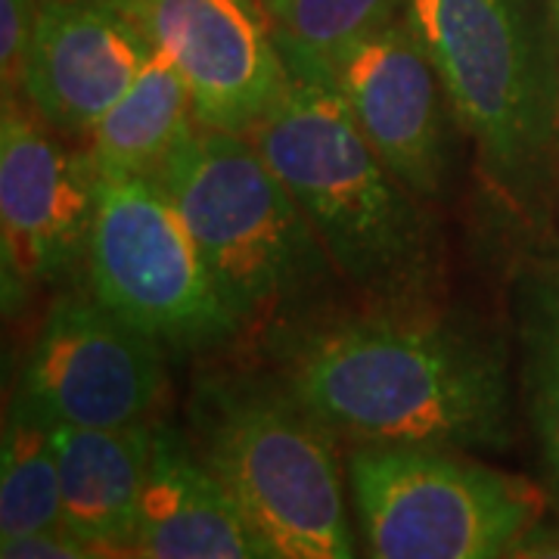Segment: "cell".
Wrapping results in <instances>:
<instances>
[{
	"label": "cell",
	"instance_id": "cell-1",
	"mask_svg": "<svg viewBox=\"0 0 559 559\" xmlns=\"http://www.w3.org/2000/svg\"><path fill=\"white\" fill-rule=\"evenodd\" d=\"M277 380L333 439L500 451L513 439L500 348L454 320L377 308L271 330Z\"/></svg>",
	"mask_w": 559,
	"mask_h": 559
},
{
	"label": "cell",
	"instance_id": "cell-2",
	"mask_svg": "<svg viewBox=\"0 0 559 559\" xmlns=\"http://www.w3.org/2000/svg\"><path fill=\"white\" fill-rule=\"evenodd\" d=\"M187 436L224 481L267 559H360L333 432L277 373H202Z\"/></svg>",
	"mask_w": 559,
	"mask_h": 559
},
{
	"label": "cell",
	"instance_id": "cell-3",
	"mask_svg": "<svg viewBox=\"0 0 559 559\" xmlns=\"http://www.w3.org/2000/svg\"><path fill=\"white\" fill-rule=\"evenodd\" d=\"M249 140L299 202L342 277L380 299H407L426 283L429 227L333 84L293 79Z\"/></svg>",
	"mask_w": 559,
	"mask_h": 559
},
{
	"label": "cell",
	"instance_id": "cell-4",
	"mask_svg": "<svg viewBox=\"0 0 559 559\" xmlns=\"http://www.w3.org/2000/svg\"><path fill=\"white\" fill-rule=\"evenodd\" d=\"M240 326L293 318L333 261L299 202L246 134L200 124L159 171Z\"/></svg>",
	"mask_w": 559,
	"mask_h": 559
},
{
	"label": "cell",
	"instance_id": "cell-5",
	"mask_svg": "<svg viewBox=\"0 0 559 559\" xmlns=\"http://www.w3.org/2000/svg\"><path fill=\"white\" fill-rule=\"evenodd\" d=\"M348 491L364 559H503L544 513L528 479L419 444H355Z\"/></svg>",
	"mask_w": 559,
	"mask_h": 559
},
{
	"label": "cell",
	"instance_id": "cell-6",
	"mask_svg": "<svg viewBox=\"0 0 559 559\" xmlns=\"http://www.w3.org/2000/svg\"><path fill=\"white\" fill-rule=\"evenodd\" d=\"M404 20L488 175L522 190L554 140V91L520 0H407Z\"/></svg>",
	"mask_w": 559,
	"mask_h": 559
},
{
	"label": "cell",
	"instance_id": "cell-7",
	"mask_svg": "<svg viewBox=\"0 0 559 559\" xmlns=\"http://www.w3.org/2000/svg\"><path fill=\"white\" fill-rule=\"evenodd\" d=\"M84 267L91 293L162 348H212L242 330L159 178L100 175Z\"/></svg>",
	"mask_w": 559,
	"mask_h": 559
},
{
	"label": "cell",
	"instance_id": "cell-8",
	"mask_svg": "<svg viewBox=\"0 0 559 559\" xmlns=\"http://www.w3.org/2000/svg\"><path fill=\"white\" fill-rule=\"evenodd\" d=\"M22 109L10 94L0 119V252L3 305L20 308L40 286L60 283L87 255L100 171L87 150Z\"/></svg>",
	"mask_w": 559,
	"mask_h": 559
},
{
	"label": "cell",
	"instance_id": "cell-9",
	"mask_svg": "<svg viewBox=\"0 0 559 559\" xmlns=\"http://www.w3.org/2000/svg\"><path fill=\"white\" fill-rule=\"evenodd\" d=\"M162 352L94 293H66L40 320L16 392L60 426L150 423L165 389Z\"/></svg>",
	"mask_w": 559,
	"mask_h": 559
},
{
	"label": "cell",
	"instance_id": "cell-10",
	"mask_svg": "<svg viewBox=\"0 0 559 559\" xmlns=\"http://www.w3.org/2000/svg\"><path fill=\"white\" fill-rule=\"evenodd\" d=\"M178 69L205 128L252 134L293 75L261 0H112Z\"/></svg>",
	"mask_w": 559,
	"mask_h": 559
},
{
	"label": "cell",
	"instance_id": "cell-11",
	"mask_svg": "<svg viewBox=\"0 0 559 559\" xmlns=\"http://www.w3.org/2000/svg\"><path fill=\"white\" fill-rule=\"evenodd\" d=\"M340 91L360 134L414 197H439L448 178V116L439 72L399 16L358 40L336 66Z\"/></svg>",
	"mask_w": 559,
	"mask_h": 559
},
{
	"label": "cell",
	"instance_id": "cell-12",
	"mask_svg": "<svg viewBox=\"0 0 559 559\" xmlns=\"http://www.w3.org/2000/svg\"><path fill=\"white\" fill-rule=\"evenodd\" d=\"M153 53L112 0H40L20 91L53 131L87 138Z\"/></svg>",
	"mask_w": 559,
	"mask_h": 559
},
{
	"label": "cell",
	"instance_id": "cell-13",
	"mask_svg": "<svg viewBox=\"0 0 559 559\" xmlns=\"http://www.w3.org/2000/svg\"><path fill=\"white\" fill-rule=\"evenodd\" d=\"M140 559H267L187 432L156 423L138 513Z\"/></svg>",
	"mask_w": 559,
	"mask_h": 559
},
{
	"label": "cell",
	"instance_id": "cell-14",
	"mask_svg": "<svg viewBox=\"0 0 559 559\" xmlns=\"http://www.w3.org/2000/svg\"><path fill=\"white\" fill-rule=\"evenodd\" d=\"M156 423L121 429L57 426L62 528L109 550H134Z\"/></svg>",
	"mask_w": 559,
	"mask_h": 559
},
{
	"label": "cell",
	"instance_id": "cell-15",
	"mask_svg": "<svg viewBox=\"0 0 559 559\" xmlns=\"http://www.w3.org/2000/svg\"><path fill=\"white\" fill-rule=\"evenodd\" d=\"M197 128L187 81L162 53H153L134 84L91 128L87 153L100 175L159 178L165 162Z\"/></svg>",
	"mask_w": 559,
	"mask_h": 559
},
{
	"label": "cell",
	"instance_id": "cell-16",
	"mask_svg": "<svg viewBox=\"0 0 559 559\" xmlns=\"http://www.w3.org/2000/svg\"><path fill=\"white\" fill-rule=\"evenodd\" d=\"M57 419L22 392L13 395L3 423L0 463V535L3 540L62 528V485Z\"/></svg>",
	"mask_w": 559,
	"mask_h": 559
},
{
	"label": "cell",
	"instance_id": "cell-17",
	"mask_svg": "<svg viewBox=\"0 0 559 559\" xmlns=\"http://www.w3.org/2000/svg\"><path fill=\"white\" fill-rule=\"evenodd\" d=\"M280 57L299 81H326L367 35L404 16L407 0H261Z\"/></svg>",
	"mask_w": 559,
	"mask_h": 559
},
{
	"label": "cell",
	"instance_id": "cell-18",
	"mask_svg": "<svg viewBox=\"0 0 559 559\" xmlns=\"http://www.w3.org/2000/svg\"><path fill=\"white\" fill-rule=\"evenodd\" d=\"M525 411L540 466L559 500V264L528 267L516 283Z\"/></svg>",
	"mask_w": 559,
	"mask_h": 559
},
{
	"label": "cell",
	"instance_id": "cell-19",
	"mask_svg": "<svg viewBox=\"0 0 559 559\" xmlns=\"http://www.w3.org/2000/svg\"><path fill=\"white\" fill-rule=\"evenodd\" d=\"M40 0H0V75L3 94L20 91L25 57L35 38Z\"/></svg>",
	"mask_w": 559,
	"mask_h": 559
},
{
	"label": "cell",
	"instance_id": "cell-20",
	"mask_svg": "<svg viewBox=\"0 0 559 559\" xmlns=\"http://www.w3.org/2000/svg\"><path fill=\"white\" fill-rule=\"evenodd\" d=\"M134 550H109L91 540H81L69 528H50L38 535L3 540L0 559H124Z\"/></svg>",
	"mask_w": 559,
	"mask_h": 559
},
{
	"label": "cell",
	"instance_id": "cell-21",
	"mask_svg": "<svg viewBox=\"0 0 559 559\" xmlns=\"http://www.w3.org/2000/svg\"><path fill=\"white\" fill-rule=\"evenodd\" d=\"M503 559H559V535L554 532H528Z\"/></svg>",
	"mask_w": 559,
	"mask_h": 559
},
{
	"label": "cell",
	"instance_id": "cell-22",
	"mask_svg": "<svg viewBox=\"0 0 559 559\" xmlns=\"http://www.w3.org/2000/svg\"><path fill=\"white\" fill-rule=\"evenodd\" d=\"M554 3V20H557V28H559V0H550Z\"/></svg>",
	"mask_w": 559,
	"mask_h": 559
},
{
	"label": "cell",
	"instance_id": "cell-23",
	"mask_svg": "<svg viewBox=\"0 0 559 559\" xmlns=\"http://www.w3.org/2000/svg\"><path fill=\"white\" fill-rule=\"evenodd\" d=\"M124 559H140V554H138V550H134V554H128V557H124Z\"/></svg>",
	"mask_w": 559,
	"mask_h": 559
}]
</instances>
